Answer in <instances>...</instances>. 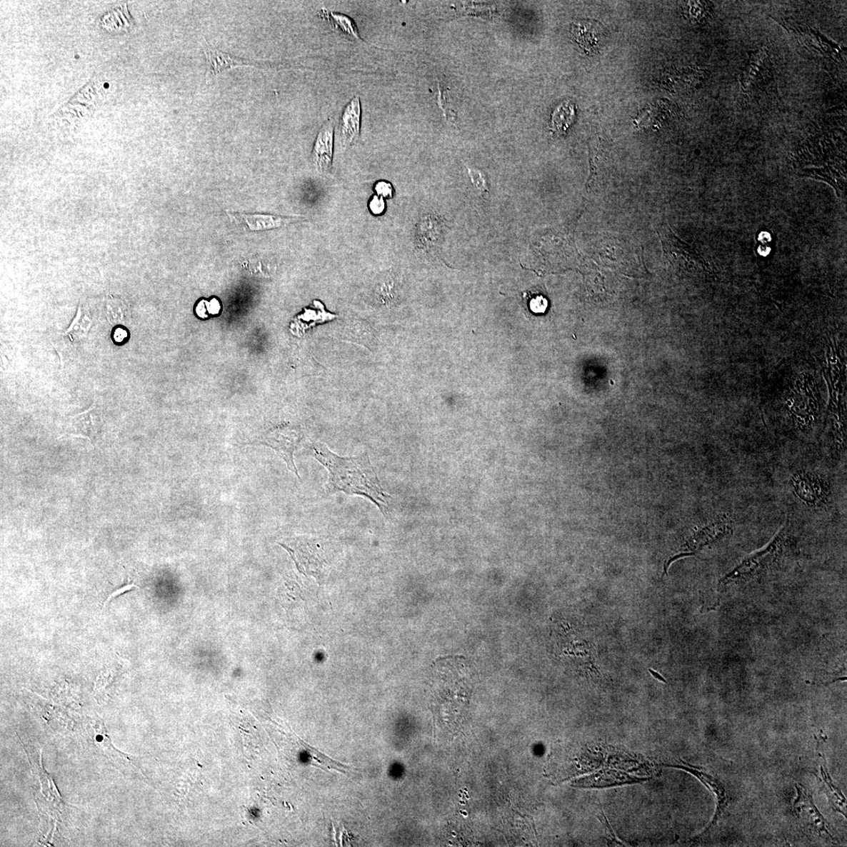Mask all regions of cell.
<instances>
[{"instance_id":"obj_1","label":"cell","mask_w":847,"mask_h":847,"mask_svg":"<svg viewBox=\"0 0 847 847\" xmlns=\"http://www.w3.org/2000/svg\"><path fill=\"white\" fill-rule=\"evenodd\" d=\"M311 452L329 471L326 494L344 492L349 495H359L374 503L384 516L389 514L391 496L382 488L369 454L343 458L322 443L311 446Z\"/></svg>"},{"instance_id":"obj_2","label":"cell","mask_w":847,"mask_h":847,"mask_svg":"<svg viewBox=\"0 0 847 847\" xmlns=\"http://www.w3.org/2000/svg\"><path fill=\"white\" fill-rule=\"evenodd\" d=\"M790 525L787 522L782 529L765 548L748 556L735 568L727 573L721 584L726 586L732 581L748 579L768 570L784 556L791 546Z\"/></svg>"},{"instance_id":"obj_3","label":"cell","mask_w":847,"mask_h":847,"mask_svg":"<svg viewBox=\"0 0 847 847\" xmlns=\"http://www.w3.org/2000/svg\"><path fill=\"white\" fill-rule=\"evenodd\" d=\"M789 486L794 497L806 507L824 508L832 501V484L817 471H796L789 478Z\"/></svg>"},{"instance_id":"obj_4","label":"cell","mask_w":847,"mask_h":847,"mask_svg":"<svg viewBox=\"0 0 847 847\" xmlns=\"http://www.w3.org/2000/svg\"><path fill=\"white\" fill-rule=\"evenodd\" d=\"M798 796L793 803V810L802 824L810 832L818 836L823 834L833 838L828 831V824L814 804L811 794L802 785H796Z\"/></svg>"},{"instance_id":"obj_5","label":"cell","mask_w":847,"mask_h":847,"mask_svg":"<svg viewBox=\"0 0 847 847\" xmlns=\"http://www.w3.org/2000/svg\"><path fill=\"white\" fill-rule=\"evenodd\" d=\"M665 766L671 767V768L681 769L693 774V776L699 779L703 783V784H704L706 788L711 791V793L714 794L716 801V810L715 816L712 823H711L709 826L704 831V833L697 837L702 838L707 833H710V831L717 825L718 821H720L722 815L726 810L727 806H728V797H727L726 789L724 788L723 785L720 781L705 771H703L702 769L698 768V767L692 766L683 761L681 764H667L665 765Z\"/></svg>"},{"instance_id":"obj_6","label":"cell","mask_w":847,"mask_h":847,"mask_svg":"<svg viewBox=\"0 0 847 847\" xmlns=\"http://www.w3.org/2000/svg\"><path fill=\"white\" fill-rule=\"evenodd\" d=\"M101 427V415L94 403L89 409L70 417L60 438L71 436L88 439L92 444Z\"/></svg>"},{"instance_id":"obj_7","label":"cell","mask_w":847,"mask_h":847,"mask_svg":"<svg viewBox=\"0 0 847 847\" xmlns=\"http://www.w3.org/2000/svg\"><path fill=\"white\" fill-rule=\"evenodd\" d=\"M361 101L359 96L351 99L344 109L340 119L339 135L343 149H347L359 139L361 129Z\"/></svg>"},{"instance_id":"obj_8","label":"cell","mask_w":847,"mask_h":847,"mask_svg":"<svg viewBox=\"0 0 847 847\" xmlns=\"http://www.w3.org/2000/svg\"><path fill=\"white\" fill-rule=\"evenodd\" d=\"M334 123L329 119L319 131L311 159L318 172H329L332 166L334 154Z\"/></svg>"},{"instance_id":"obj_9","label":"cell","mask_w":847,"mask_h":847,"mask_svg":"<svg viewBox=\"0 0 847 847\" xmlns=\"http://www.w3.org/2000/svg\"><path fill=\"white\" fill-rule=\"evenodd\" d=\"M229 217L236 223L246 227L251 231H265L282 228L299 220V217H282V216L261 214H241L228 212Z\"/></svg>"},{"instance_id":"obj_10","label":"cell","mask_w":847,"mask_h":847,"mask_svg":"<svg viewBox=\"0 0 847 847\" xmlns=\"http://www.w3.org/2000/svg\"><path fill=\"white\" fill-rule=\"evenodd\" d=\"M204 51L206 59V76H216L223 73L224 71L238 67H257L258 66L257 63L239 59L235 56L216 49L207 42L206 46L204 47Z\"/></svg>"},{"instance_id":"obj_11","label":"cell","mask_w":847,"mask_h":847,"mask_svg":"<svg viewBox=\"0 0 847 847\" xmlns=\"http://www.w3.org/2000/svg\"><path fill=\"white\" fill-rule=\"evenodd\" d=\"M446 226L438 217L434 215L427 216L419 226L418 241L421 249L433 251L439 249L445 233Z\"/></svg>"},{"instance_id":"obj_12","label":"cell","mask_w":847,"mask_h":847,"mask_svg":"<svg viewBox=\"0 0 847 847\" xmlns=\"http://www.w3.org/2000/svg\"><path fill=\"white\" fill-rule=\"evenodd\" d=\"M571 33L574 41L587 52L596 51L602 42V29L592 21L574 22Z\"/></svg>"},{"instance_id":"obj_13","label":"cell","mask_w":847,"mask_h":847,"mask_svg":"<svg viewBox=\"0 0 847 847\" xmlns=\"http://www.w3.org/2000/svg\"><path fill=\"white\" fill-rule=\"evenodd\" d=\"M92 325L93 321L89 309L81 303L78 307L76 316L74 321L71 322L69 329L63 333V335H66L73 341L84 340L87 338L88 334H89Z\"/></svg>"},{"instance_id":"obj_14","label":"cell","mask_w":847,"mask_h":847,"mask_svg":"<svg viewBox=\"0 0 847 847\" xmlns=\"http://www.w3.org/2000/svg\"><path fill=\"white\" fill-rule=\"evenodd\" d=\"M105 313L109 323L113 326H126L129 322V307L121 299L107 297Z\"/></svg>"},{"instance_id":"obj_15","label":"cell","mask_w":847,"mask_h":847,"mask_svg":"<svg viewBox=\"0 0 847 847\" xmlns=\"http://www.w3.org/2000/svg\"><path fill=\"white\" fill-rule=\"evenodd\" d=\"M574 117L573 104L570 101L563 102L555 109L551 116V129L558 135L564 134L573 124Z\"/></svg>"},{"instance_id":"obj_16","label":"cell","mask_w":847,"mask_h":847,"mask_svg":"<svg viewBox=\"0 0 847 847\" xmlns=\"http://www.w3.org/2000/svg\"><path fill=\"white\" fill-rule=\"evenodd\" d=\"M821 774L823 779H824L823 783H824L825 785L826 793L830 798L831 802H832L833 808L836 811H840L844 814L843 809V807H845V797L843 796L841 791L834 786L832 779H831L827 770L826 763L821 766Z\"/></svg>"},{"instance_id":"obj_17","label":"cell","mask_w":847,"mask_h":847,"mask_svg":"<svg viewBox=\"0 0 847 847\" xmlns=\"http://www.w3.org/2000/svg\"><path fill=\"white\" fill-rule=\"evenodd\" d=\"M324 12L325 14V18L329 21H331L334 25L340 29L344 34H346L351 38L357 39V41L358 39L361 41V38L359 34L358 29L353 19L348 17L347 15H344L339 13L338 14L331 12L329 14V11L325 10H324Z\"/></svg>"},{"instance_id":"obj_18","label":"cell","mask_w":847,"mask_h":847,"mask_svg":"<svg viewBox=\"0 0 847 847\" xmlns=\"http://www.w3.org/2000/svg\"><path fill=\"white\" fill-rule=\"evenodd\" d=\"M523 299L526 309L534 315L545 314L548 309V300L539 293L524 292Z\"/></svg>"},{"instance_id":"obj_19","label":"cell","mask_w":847,"mask_h":847,"mask_svg":"<svg viewBox=\"0 0 847 847\" xmlns=\"http://www.w3.org/2000/svg\"><path fill=\"white\" fill-rule=\"evenodd\" d=\"M468 175L471 183L476 189L481 191V194H488L489 189L487 186L486 179L483 172L474 169H468Z\"/></svg>"},{"instance_id":"obj_20","label":"cell","mask_w":847,"mask_h":847,"mask_svg":"<svg viewBox=\"0 0 847 847\" xmlns=\"http://www.w3.org/2000/svg\"><path fill=\"white\" fill-rule=\"evenodd\" d=\"M206 309L209 310V314H217L221 309L220 303L217 299H213L211 302L202 301L199 304L196 311L198 316L204 317Z\"/></svg>"},{"instance_id":"obj_21","label":"cell","mask_w":847,"mask_h":847,"mask_svg":"<svg viewBox=\"0 0 847 847\" xmlns=\"http://www.w3.org/2000/svg\"><path fill=\"white\" fill-rule=\"evenodd\" d=\"M374 190L377 195L385 199L393 198L394 194V189L391 184L386 181H380L377 182L374 186Z\"/></svg>"},{"instance_id":"obj_22","label":"cell","mask_w":847,"mask_h":847,"mask_svg":"<svg viewBox=\"0 0 847 847\" xmlns=\"http://www.w3.org/2000/svg\"><path fill=\"white\" fill-rule=\"evenodd\" d=\"M370 210L374 215H381L386 211V202L384 198L374 196L370 202Z\"/></svg>"},{"instance_id":"obj_23","label":"cell","mask_w":847,"mask_h":847,"mask_svg":"<svg viewBox=\"0 0 847 847\" xmlns=\"http://www.w3.org/2000/svg\"><path fill=\"white\" fill-rule=\"evenodd\" d=\"M128 337V333L121 326H118L114 333V340L115 343H124Z\"/></svg>"},{"instance_id":"obj_24","label":"cell","mask_w":847,"mask_h":847,"mask_svg":"<svg viewBox=\"0 0 847 847\" xmlns=\"http://www.w3.org/2000/svg\"><path fill=\"white\" fill-rule=\"evenodd\" d=\"M133 587H134V585H129V586H125V587H124V588H121V589H119L118 591H116V592H115L114 593L111 594V596L109 597V598H108V599H107V601H106L105 604H104V606H106V603H109V602L111 601V598H115V597H116L117 596H119V595H121V594H122V593H125V592H127V591H128V590H131V589Z\"/></svg>"},{"instance_id":"obj_25","label":"cell","mask_w":847,"mask_h":847,"mask_svg":"<svg viewBox=\"0 0 847 847\" xmlns=\"http://www.w3.org/2000/svg\"><path fill=\"white\" fill-rule=\"evenodd\" d=\"M650 671H651V673H652V674H653V676H655V677H656V678H659V679H660V681H664V678H662L661 676H659V675H658L657 673L653 672V671H652V670H650Z\"/></svg>"}]
</instances>
